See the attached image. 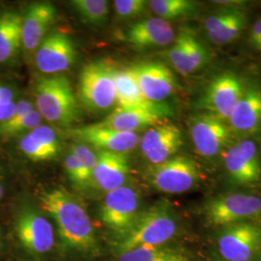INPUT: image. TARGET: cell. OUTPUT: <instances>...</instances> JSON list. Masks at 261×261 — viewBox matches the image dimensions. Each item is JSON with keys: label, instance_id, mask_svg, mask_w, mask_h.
<instances>
[{"label": "cell", "instance_id": "cell-31", "mask_svg": "<svg viewBox=\"0 0 261 261\" xmlns=\"http://www.w3.org/2000/svg\"><path fill=\"white\" fill-rule=\"evenodd\" d=\"M79 160L83 170L86 183L89 185L92 183L94 169L97 165L98 155L85 144H74L70 150Z\"/></svg>", "mask_w": 261, "mask_h": 261}, {"label": "cell", "instance_id": "cell-26", "mask_svg": "<svg viewBox=\"0 0 261 261\" xmlns=\"http://www.w3.org/2000/svg\"><path fill=\"white\" fill-rule=\"evenodd\" d=\"M147 3L158 18L168 21L190 16L197 8L196 2L189 0H151Z\"/></svg>", "mask_w": 261, "mask_h": 261}, {"label": "cell", "instance_id": "cell-5", "mask_svg": "<svg viewBox=\"0 0 261 261\" xmlns=\"http://www.w3.org/2000/svg\"><path fill=\"white\" fill-rule=\"evenodd\" d=\"M199 170L196 162L187 155H177L153 166L148 172L150 184L167 194H182L196 186Z\"/></svg>", "mask_w": 261, "mask_h": 261}, {"label": "cell", "instance_id": "cell-6", "mask_svg": "<svg viewBox=\"0 0 261 261\" xmlns=\"http://www.w3.org/2000/svg\"><path fill=\"white\" fill-rule=\"evenodd\" d=\"M209 224L219 226L244 223L261 215V198L252 195L227 194L216 196L204 206Z\"/></svg>", "mask_w": 261, "mask_h": 261}, {"label": "cell", "instance_id": "cell-39", "mask_svg": "<svg viewBox=\"0 0 261 261\" xmlns=\"http://www.w3.org/2000/svg\"><path fill=\"white\" fill-rule=\"evenodd\" d=\"M174 261H186V260H185V259H184V258H183V257H180V258H178V259H176V260H174Z\"/></svg>", "mask_w": 261, "mask_h": 261}, {"label": "cell", "instance_id": "cell-29", "mask_svg": "<svg viewBox=\"0 0 261 261\" xmlns=\"http://www.w3.org/2000/svg\"><path fill=\"white\" fill-rule=\"evenodd\" d=\"M246 25L247 17L242 11H239V13L233 19L228 21L223 28L213 32H208L206 33V35L215 45H226L239 37Z\"/></svg>", "mask_w": 261, "mask_h": 261}, {"label": "cell", "instance_id": "cell-30", "mask_svg": "<svg viewBox=\"0 0 261 261\" xmlns=\"http://www.w3.org/2000/svg\"><path fill=\"white\" fill-rule=\"evenodd\" d=\"M42 116L34 110L18 118H11L8 121L0 124V135L5 137L17 136L24 132H30L41 125Z\"/></svg>", "mask_w": 261, "mask_h": 261}, {"label": "cell", "instance_id": "cell-22", "mask_svg": "<svg viewBox=\"0 0 261 261\" xmlns=\"http://www.w3.org/2000/svg\"><path fill=\"white\" fill-rule=\"evenodd\" d=\"M231 130L240 134H254L261 130V90L251 85L245 91L229 116Z\"/></svg>", "mask_w": 261, "mask_h": 261}, {"label": "cell", "instance_id": "cell-9", "mask_svg": "<svg viewBox=\"0 0 261 261\" xmlns=\"http://www.w3.org/2000/svg\"><path fill=\"white\" fill-rule=\"evenodd\" d=\"M140 196L129 186H122L107 193L101 207L100 218L105 225L117 235L125 233L139 214Z\"/></svg>", "mask_w": 261, "mask_h": 261}, {"label": "cell", "instance_id": "cell-36", "mask_svg": "<svg viewBox=\"0 0 261 261\" xmlns=\"http://www.w3.org/2000/svg\"><path fill=\"white\" fill-rule=\"evenodd\" d=\"M250 44L252 47L261 51V18L252 27L250 33Z\"/></svg>", "mask_w": 261, "mask_h": 261}, {"label": "cell", "instance_id": "cell-24", "mask_svg": "<svg viewBox=\"0 0 261 261\" xmlns=\"http://www.w3.org/2000/svg\"><path fill=\"white\" fill-rule=\"evenodd\" d=\"M166 116L168 114L154 111L116 109L99 124L119 132L136 133V130L157 124Z\"/></svg>", "mask_w": 261, "mask_h": 261}, {"label": "cell", "instance_id": "cell-8", "mask_svg": "<svg viewBox=\"0 0 261 261\" xmlns=\"http://www.w3.org/2000/svg\"><path fill=\"white\" fill-rule=\"evenodd\" d=\"M217 249L225 261H252L261 249V229L250 223L224 226L218 235Z\"/></svg>", "mask_w": 261, "mask_h": 261}, {"label": "cell", "instance_id": "cell-27", "mask_svg": "<svg viewBox=\"0 0 261 261\" xmlns=\"http://www.w3.org/2000/svg\"><path fill=\"white\" fill-rule=\"evenodd\" d=\"M71 5L84 22L92 25L105 24L110 14L106 0H74Z\"/></svg>", "mask_w": 261, "mask_h": 261}, {"label": "cell", "instance_id": "cell-16", "mask_svg": "<svg viewBox=\"0 0 261 261\" xmlns=\"http://www.w3.org/2000/svg\"><path fill=\"white\" fill-rule=\"evenodd\" d=\"M68 136L80 142L88 143L100 151L125 154L140 144L137 133H127L103 127L99 123L68 130Z\"/></svg>", "mask_w": 261, "mask_h": 261}, {"label": "cell", "instance_id": "cell-3", "mask_svg": "<svg viewBox=\"0 0 261 261\" xmlns=\"http://www.w3.org/2000/svg\"><path fill=\"white\" fill-rule=\"evenodd\" d=\"M36 107L42 118L69 127L79 118L80 110L73 87L65 75L43 76L36 84Z\"/></svg>", "mask_w": 261, "mask_h": 261}, {"label": "cell", "instance_id": "cell-25", "mask_svg": "<svg viewBox=\"0 0 261 261\" xmlns=\"http://www.w3.org/2000/svg\"><path fill=\"white\" fill-rule=\"evenodd\" d=\"M22 15L15 11L0 15V63L12 60L21 47Z\"/></svg>", "mask_w": 261, "mask_h": 261}, {"label": "cell", "instance_id": "cell-13", "mask_svg": "<svg viewBox=\"0 0 261 261\" xmlns=\"http://www.w3.org/2000/svg\"><path fill=\"white\" fill-rule=\"evenodd\" d=\"M184 143L183 134L176 125L158 122L151 126L140 140L141 153L153 166L172 158Z\"/></svg>", "mask_w": 261, "mask_h": 261}, {"label": "cell", "instance_id": "cell-14", "mask_svg": "<svg viewBox=\"0 0 261 261\" xmlns=\"http://www.w3.org/2000/svg\"><path fill=\"white\" fill-rule=\"evenodd\" d=\"M140 92L150 102L162 103L174 92L176 80L168 66L161 62H140L128 67Z\"/></svg>", "mask_w": 261, "mask_h": 261}, {"label": "cell", "instance_id": "cell-33", "mask_svg": "<svg viewBox=\"0 0 261 261\" xmlns=\"http://www.w3.org/2000/svg\"><path fill=\"white\" fill-rule=\"evenodd\" d=\"M147 2L144 0H116L114 8L117 16L121 18H133L143 13Z\"/></svg>", "mask_w": 261, "mask_h": 261}, {"label": "cell", "instance_id": "cell-10", "mask_svg": "<svg viewBox=\"0 0 261 261\" xmlns=\"http://www.w3.org/2000/svg\"><path fill=\"white\" fill-rule=\"evenodd\" d=\"M244 91L245 87L237 75L230 72L222 73L208 85L198 106L208 112L214 113L224 121H228Z\"/></svg>", "mask_w": 261, "mask_h": 261}, {"label": "cell", "instance_id": "cell-1", "mask_svg": "<svg viewBox=\"0 0 261 261\" xmlns=\"http://www.w3.org/2000/svg\"><path fill=\"white\" fill-rule=\"evenodd\" d=\"M39 200L43 210L56 222L65 245L79 251H91L96 248L91 220L76 196L58 187L42 192Z\"/></svg>", "mask_w": 261, "mask_h": 261}, {"label": "cell", "instance_id": "cell-2", "mask_svg": "<svg viewBox=\"0 0 261 261\" xmlns=\"http://www.w3.org/2000/svg\"><path fill=\"white\" fill-rule=\"evenodd\" d=\"M177 231V221L168 201H160L140 211L130 228L119 235L114 247L119 253L141 247H160Z\"/></svg>", "mask_w": 261, "mask_h": 261}, {"label": "cell", "instance_id": "cell-37", "mask_svg": "<svg viewBox=\"0 0 261 261\" xmlns=\"http://www.w3.org/2000/svg\"><path fill=\"white\" fill-rule=\"evenodd\" d=\"M3 195H4V188H3V185H2V183L0 181V200L2 199Z\"/></svg>", "mask_w": 261, "mask_h": 261}, {"label": "cell", "instance_id": "cell-18", "mask_svg": "<svg viewBox=\"0 0 261 261\" xmlns=\"http://www.w3.org/2000/svg\"><path fill=\"white\" fill-rule=\"evenodd\" d=\"M56 19V7L49 2H36L28 7L21 24V47L24 51L30 54L37 49Z\"/></svg>", "mask_w": 261, "mask_h": 261}, {"label": "cell", "instance_id": "cell-17", "mask_svg": "<svg viewBox=\"0 0 261 261\" xmlns=\"http://www.w3.org/2000/svg\"><path fill=\"white\" fill-rule=\"evenodd\" d=\"M170 64L182 75H191L201 70L209 62V54L192 30L182 28L173 46L169 48Z\"/></svg>", "mask_w": 261, "mask_h": 261}, {"label": "cell", "instance_id": "cell-23", "mask_svg": "<svg viewBox=\"0 0 261 261\" xmlns=\"http://www.w3.org/2000/svg\"><path fill=\"white\" fill-rule=\"evenodd\" d=\"M19 149L30 160L43 162L56 158L61 146L55 130L47 125H40L21 138Z\"/></svg>", "mask_w": 261, "mask_h": 261}, {"label": "cell", "instance_id": "cell-11", "mask_svg": "<svg viewBox=\"0 0 261 261\" xmlns=\"http://www.w3.org/2000/svg\"><path fill=\"white\" fill-rule=\"evenodd\" d=\"M224 168L230 180L240 186L257 183L261 178V163L256 143L244 140L225 150Z\"/></svg>", "mask_w": 261, "mask_h": 261}, {"label": "cell", "instance_id": "cell-34", "mask_svg": "<svg viewBox=\"0 0 261 261\" xmlns=\"http://www.w3.org/2000/svg\"><path fill=\"white\" fill-rule=\"evenodd\" d=\"M239 11L240 10L235 8H225L208 17L204 20V29L206 30V33L213 32L223 28L228 21L233 19L239 13Z\"/></svg>", "mask_w": 261, "mask_h": 261}, {"label": "cell", "instance_id": "cell-38", "mask_svg": "<svg viewBox=\"0 0 261 261\" xmlns=\"http://www.w3.org/2000/svg\"><path fill=\"white\" fill-rule=\"evenodd\" d=\"M252 261H261V254H258L254 259H252Z\"/></svg>", "mask_w": 261, "mask_h": 261}, {"label": "cell", "instance_id": "cell-12", "mask_svg": "<svg viewBox=\"0 0 261 261\" xmlns=\"http://www.w3.org/2000/svg\"><path fill=\"white\" fill-rule=\"evenodd\" d=\"M76 49L74 42L64 32H49L36 49L35 63L41 73L58 75L75 63Z\"/></svg>", "mask_w": 261, "mask_h": 261}, {"label": "cell", "instance_id": "cell-7", "mask_svg": "<svg viewBox=\"0 0 261 261\" xmlns=\"http://www.w3.org/2000/svg\"><path fill=\"white\" fill-rule=\"evenodd\" d=\"M189 130L196 153L204 158L219 155L231 139L226 121L211 112L193 115L189 120Z\"/></svg>", "mask_w": 261, "mask_h": 261}, {"label": "cell", "instance_id": "cell-35", "mask_svg": "<svg viewBox=\"0 0 261 261\" xmlns=\"http://www.w3.org/2000/svg\"><path fill=\"white\" fill-rule=\"evenodd\" d=\"M64 166H65L68 177L72 181V183L75 184V186L81 187V188L88 186L84 178L83 168L77 158L72 152H70V154L66 157Z\"/></svg>", "mask_w": 261, "mask_h": 261}, {"label": "cell", "instance_id": "cell-20", "mask_svg": "<svg viewBox=\"0 0 261 261\" xmlns=\"http://www.w3.org/2000/svg\"><path fill=\"white\" fill-rule=\"evenodd\" d=\"M125 38L133 47L143 49L168 46L175 40V32L169 21L157 17L134 23Z\"/></svg>", "mask_w": 261, "mask_h": 261}, {"label": "cell", "instance_id": "cell-15", "mask_svg": "<svg viewBox=\"0 0 261 261\" xmlns=\"http://www.w3.org/2000/svg\"><path fill=\"white\" fill-rule=\"evenodd\" d=\"M15 230L21 246L31 253L43 254L54 247L53 225L33 209L27 208L20 212L16 220Z\"/></svg>", "mask_w": 261, "mask_h": 261}, {"label": "cell", "instance_id": "cell-40", "mask_svg": "<svg viewBox=\"0 0 261 261\" xmlns=\"http://www.w3.org/2000/svg\"><path fill=\"white\" fill-rule=\"evenodd\" d=\"M213 261H225V260H224V259H222V258H221V257H219V258H217V259H215V260H213Z\"/></svg>", "mask_w": 261, "mask_h": 261}, {"label": "cell", "instance_id": "cell-32", "mask_svg": "<svg viewBox=\"0 0 261 261\" xmlns=\"http://www.w3.org/2000/svg\"><path fill=\"white\" fill-rule=\"evenodd\" d=\"M15 92L4 84H0V124L12 118L17 108Z\"/></svg>", "mask_w": 261, "mask_h": 261}, {"label": "cell", "instance_id": "cell-28", "mask_svg": "<svg viewBox=\"0 0 261 261\" xmlns=\"http://www.w3.org/2000/svg\"><path fill=\"white\" fill-rule=\"evenodd\" d=\"M180 257L175 251L163 246L141 247L120 253L117 261H174Z\"/></svg>", "mask_w": 261, "mask_h": 261}, {"label": "cell", "instance_id": "cell-19", "mask_svg": "<svg viewBox=\"0 0 261 261\" xmlns=\"http://www.w3.org/2000/svg\"><path fill=\"white\" fill-rule=\"evenodd\" d=\"M112 74L115 87V103L117 109L147 110L169 115L171 111L164 103L150 102L140 92L136 79L128 68L122 69L112 65Z\"/></svg>", "mask_w": 261, "mask_h": 261}, {"label": "cell", "instance_id": "cell-21", "mask_svg": "<svg viewBox=\"0 0 261 261\" xmlns=\"http://www.w3.org/2000/svg\"><path fill=\"white\" fill-rule=\"evenodd\" d=\"M129 163L125 154L100 151L92 177L99 189L107 193L124 186L129 174Z\"/></svg>", "mask_w": 261, "mask_h": 261}, {"label": "cell", "instance_id": "cell-4", "mask_svg": "<svg viewBox=\"0 0 261 261\" xmlns=\"http://www.w3.org/2000/svg\"><path fill=\"white\" fill-rule=\"evenodd\" d=\"M77 93L84 106L92 111H107L115 103L112 64L103 60L90 62L81 72Z\"/></svg>", "mask_w": 261, "mask_h": 261}]
</instances>
